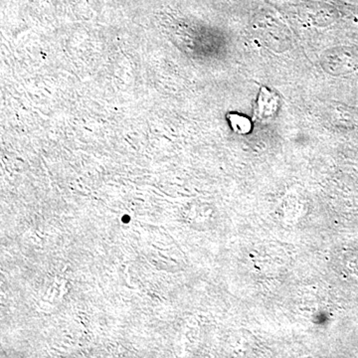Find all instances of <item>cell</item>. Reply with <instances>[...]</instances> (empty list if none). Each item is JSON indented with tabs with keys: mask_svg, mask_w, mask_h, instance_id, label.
Returning a JSON list of instances; mask_svg holds the SVG:
<instances>
[{
	"mask_svg": "<svg viewBox=\"0 0 358 358\" xmlns=\"http://www.w3.org/2000/svg\"><path fill=\"white\" fill-rule=\"evenodd\" d=\"M231 127L234 129L235 133L240 134H246L250 133L252 129L251 121L246 117L240 115H229Z\"/></svg>",
	"mask_w": 358,
	"mask_h": 358,
	"instance_id": "7a4b0ae2",
	"label": "cell"
},
{
	"mask_svg": "<svg viewBox=\"0 0 358 358\" xmlns=\"http://www.w3.org/2000/svg\"><path fill=\"white\" fill-rule=\"evenodd\" d=\"M278 109V98L268 90L262 88L259 94L258 103L255 110V117L266 119L275 114Z\"/></svg>",
	"mask_w": 358,
	"mask_h": 358,
	"instance_id": "6da1fadb",
	"label": "cell"
}]
</instances>
